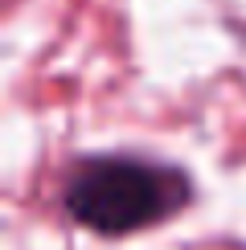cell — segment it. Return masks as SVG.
Segmentation results:
<instances>
[{
	"instance_id": "6da1fadb",
	"label": "cell",
	"mask_w": 246,
	"mask_h": 250,
	"mask_svg": "<svg viewBox=\"0 0 246 250\" xmlns=\"http://www.w3.org/2000/svg\"><path fill=\"white\" fill-rule=\"evenodd\" d=\"M193 176L181 164L136 152H99L70 168L62 205L82 230L99 238H127L172 222L193 205Z\"/></svg>"
}]
</instances>
